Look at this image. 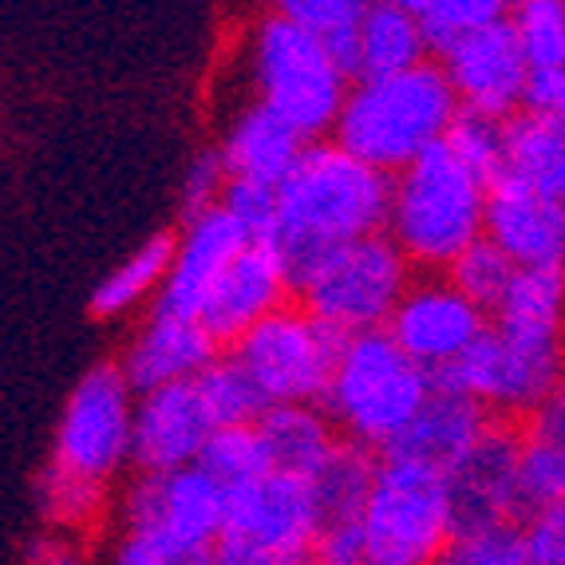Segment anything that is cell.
<instances>
[{"instance_id":"cell-1","label":"cell","mask_w":565,"mask_h":565,"mask_svg":"<svg viewBox=\"0 0 565 565\" xmlns=\"http://www.w3.org/2000/svg\"><path fill=\"white\" fill-rule=\"evenodd\" d=\"M392 210V174L367 167L337 139L309 142V151L277 186L274 242L289 257L292 285L340 245L384 234Z\"/></svg>"},{"instance_id":"cell-2","label":"cell","mask_w":565,"mask_h":565,"mask_svg":"<svg viewBox=\"0 0 565 565\" xmlns=\"http://www.w3.org/2000/svg\"><path fill=\"white\" fill-rule=\"evenodd\" d=\"M459 99L439 60L384 79H356L337 115L332 139L367 167L399 174L427 147L444 139Z\"/></svg>"},{"instance_id":"cell-3","label":"cell","mask_w":565,"mask_h":565,"mask_svg":"<svg viewBox=\"0 0 565 565\" xmlns=\"http://www.w3.org/2000/svg\"><path fill=\"white\" fill-rule=\"evenodd\" d=\"M482 226L487 182L462 167L444 139L392 174L387 234L419 274H444L467 245L479 242Z\"/></svg>"},{"instance_id":"cell-4","label":"cell","mask_w":565,"mask_h":565,"mask_svg":"<svg viewBox=\"0 0 565 565\" xmlns=\"http://www.w3.org/2000/svg\"><path fill=\"white\" fill-rule=\"evenodd\" d=\"M435 384L424 364L399 349L392 332H356L344 340L332 384L324 392V412L344 439L384 455L415 412L431 399Z\"/></svg>"},{"instance_id":"cell-5","label":"cell","mask_w":565,"mask_h":565,"mask_svg":"<svg viewBox=\"0 0 565 565\" xmlns=\"http://www.w3.org/2000/svg\"><path fill=\"white\" fill-rule=\"evenodd\" d=\"M249 79L257 104L277 111L309 142L332 135L340 107L352 92L349 67L340 64L337 52L321 36L274 12L257 24L249 44Z\"/></svg>"},{"instance_id":"cell-6","label":"cell","mask_w":565,"mask_h":565,"mask_svg":"<svg viewBox=\"0 0 565 565\" xmlns=\"http://www.w3.org/2000/svg\"><path fill=\"white\" fill-rule=\"evenodd\" d=\"M412 281L415 265L384 230L340 245L305 277H297V301L329 329L356 337V332L387 329Z\"/></svg>"},{"instance_id":"cell-7","label":"cell","mask_w":565,"mask_h":565,"mask_svg":"<svg viewBox=\"0 0 565 565\" xmlns=\"http://www.w3.org/2000/svg\"><path fill=\"white\" fill-rule=\"evenodd\" d=\"M451 534L447 475L384 455L360 514L364 565H435Z\"/></svg>"},{"instance_id":"cell-8","label":"cell","mask_w":565,"mask_h":565,"mask_svg":"<svg viewBox=\"0 0 565 565\" xmlns=\"http://www.w3.org/2000/svg\"><path fill=\"white\" fill-rule=\"evenodd\" d=\"M321 530L312 482L269 471L249 487L230 490L214 557L217 565H312Z\"/></svg>"},{"instance_id":"cell-9","label":"cell","mask_w":565,"mask_h":565,"mask_svg":"<svg viewBox=\"0 0 565 565\" xmlns=\"http://www.w3.org/2000/svg\"><path fill=\"white\" fill-rule=\"evenodd\" d=\"M344 340V332L317 321L301 301H289L254 324L237 344H230V352L249 372L269 407L324 404Z\"/></svg>"},{"instance_id":"cell-10","label":"cell","mask_w":565,"mask_h":565,"mask_svg":"<svg viewBox=\"0 0 565 565\" xmlns=\"http://www.w3.org/2000/svg\"><path fill=\"white\" fill-rule=\"evenodd\" d=\"M135 399H139V392L122 376L119 364L92 367L67 399L52 467L107 487L131 462Z\"/></svg>"},{"instance_id":"cell-11","label":"cell","mask_w":565,"mask_h":565,"mask_svg":"<svg viewBox=\"0 0 565 565\" xmlns=\"http://www.w3.org/2000/svg\"><path fill=\"white\" fill-rule=\"evenodd\" d=\"M226 487L202 462L179 471H139L122 494V526L179 554H206L226 526Z\"/></svg>"},{"instance_id":"cell-12","label":"cell","mask_w":565,"mask_h":565,"mask_svg":"<svg viewBox=\"0 0 565 565\" xmlns=\"http://www.w3.org/2000/svg\"><path fill=\"white\" fill-rule=\"evenodd\" d=\"M522 444H526V419H502V415H494L487 431L479 435V444L447 471L455 534L526 522Z\"/></svg>"},{"instance_id":"cell-13","label":"cell","mask_w":565,"mask_h":565,"mask_svg":"<svg viewBox=\"0 0 565 565\" xmlns=\"http://www.w3.org/2000/svg\"><path fill=\"white\" fill-rule=\"evenodd\" d=\"M289 301H297L289 257L281 254V245L274 237H254V242H245L242 254L230 262V269L206 292L199 321L206 324L222 349H230L254 324H262L269 312H277Z\"/></svg>"},{"instance_id":"cell-14","label":"cell","mask_w":565,"mask_h":565,"mask_svg":"<svg viewBox=\"0 0 565 565\" xmlns=\"http://www.w3.org/2000/svg\"><path fill=\"white\" fill-rule=\"evenodd\" d=\"M487 312L471 297H462L444 274H424L407 285L404 301L387 321V332L415 364L435 372L471 349L487 332Z\"/></svg>"},{"instance_id":"cell-15","label":"cell","mask_w":565,"mask_h":565,"mask_svg":"<svg viewBox=\"0 0 565 565\" xmlns=\"http://www.w3.org/2000/svg\"><path fill=\"white\" fill-rule=\"evenodd\" d=\"M439 60L455 87L462 111H479L490 119H510L522 111V95L530 84V60L519 44L514 24L499 20L487 29L462 36Z\"/></svg>"},{"instance_id":"cell-16","label":"cell","mask_w":565,"mask_h":565,"mask_svg":"<svg viewBox=\"0 0 565 565\" xmlns=\"http://www.w3.org/2000/svg\"><path fill=\"white\" fill-rule=\"evenodd\" d=\"M222 431L202 396L199 376L154 387L135 399V471H179L194 467L206 444Z\"/></svg>"},{"instance_id":"cell-17","label":"cell","mask_w":565,"mask_h":565,"mask_svg":"<svg viewBox=\"0 0 565 565\" xmlns=\"http://www.w3.org/2000/svg\"><path fill=\"white\" fill-rule=\"evenodd\" d=\"M482 234L514 257L519 269H565V206L514 174L487 186Z\"/></svg>"},{"instance_id":"cell-18","label":"cell","mask_w":565,"mask_h":565,"mask_svg":"<svg viewBox=\"0 0 565 565\" xmlns=\"http://www.w3.org/2000/svg\"><path fill=\"white\" fill-rule=\"evenodd\" d=\"M245 242H254V237L245 234L222 206L206 210L199 217H186L182 234L174 237V262H170L167 281L154 297V312L199 317L206 292L217 285V277L226 274L230 262L242 254Z\"/></svg>"},{"instance_id":"cell-19","label":"cell","mask_w":565,"mask_h":565,"mask_svg":"<svg viewBox=\"0 0 565 565\" xmlns=\"http://www.w3.org/2000/svg\"><path fill=\"white\" fill-rule=\"evenodd\" d=\"M222 352L226 349L210 337V329L199 317L154 312L151 321L139 329V337L131 340V349H127L119 367L122 376L131 380L135 392L142 396V392H154V387L202 376Z\"/></svg>"},{"instance_id":"cell-20","label":"cell","mask_w":565,"mask_h":565,"mask_svg":"<svg viewBox=\"0 0 565 565\" xmlns=\"http://www.w3.org/2000/svg\"><path fill=\"white\" fill-rule=\"evenodd\" d=\"M490 419H494V412L487 404L435 387L431 399L415 412V419L392 439V447L384 455L447 475L462 455L479 444V435L490 427Z\"/></svg>"},{"instance_id":"cell-21","label":"cell","mask_w":565,"mask_h":565,"mask_svg":"<svg viewBox=\"0 0 565 565\" xmlns=\"http://www.w3.org/2000/svg\"><path fill=\"white\" fill-rule=\"evenodd\" d=\"M305 151H309V139L257 99L234 115L226 139L217 147L230 179L262 182V186H281Z\"/></svg>"},{"instance_id":"cell-22","label":"cell","mask_w":565,"mask_h":565,"mask_svg":"<svg viewBox=\"0 0 565 565\" xmlns=\"http://www.w3.org/2000/svg\"><path fill=\"white\" fill-rule=\"evenodd\" d=\"M427 60H431V44H427L424 17H415L399 4H387V0H372V9L364 12L356 36H352V84L399 76V72H412Z\"/></svg>"},{"instance_id":"cell-23","label":"cell","mask_w":565,"mask_h":565,"mask_svg":"<svg viewBox=\"0 0 565 565\" xmlns=\"http://www.w3.org/2000/svg\"><path fill=\"white\" fill-rule=\"evenodd\" d=\"M265 459L281 475L312 479L340 444L332 415L321 404H277L257 419Z\"/></svg>"},{"instance_id":"cell-24","label":"cell","mask_w":565,"mask_h":565,"mask_svg":"<svg viewBox=\"0 0 565 565\" xmlns=\"http://www.w3.org/2000/svg\"><path fill=\"white\" fill-rule=\"evenodd\" d=\"M507 174L565 206V122L519 111L507 119Z\"/></svg>"},{"instance_id":"cell-25","label":"cell","mask_w":565,"mask_h":565,"mask_svg":"<svg viewBox=\"0 0 565 565\" xmlns=\"http://www.w3.org/2000/svg\"><path fill=\"white\" fill-rule=\"evenodd\" d=\"M380 462H384L380 451H372L364 444H352V439L340 435V444L321 462V471L309 479L324 526H332V522H356L364 514L367 494L376 487Z\"/></svg>"},{"instance_id":"cell-26","label":"cell","mask_w":565,"mask_h":565,"mask_svg":"<svg viewBox=\"0 0 565 565\" xmlns=\"http://www.w3.org/2000/svg\"><path fill=\"white\" fill-rule=\"evenodd\" d=\"M170 262H174V237L170 234H159V237H151V242H142L127 262L115 265L111 274L95 285L92 312L95 317H104V321H111V317H119V312L147 301L151 292L159 297L162 281H167V274H170Z\"/></svg>"},{"instance_id":"cell-27","label":"cell","mask_w":565,"mask_h":565,"mask_svg":"<svg viewBox=\"0 0 565 565\" xmlns=\"http://www.w3.org/2000/svg\"><path fill=\"white\" fill-rule=\"evenodd\" d=\"M444 277L490 317V312L502 305V297L510 292L514 277H519V265H514V257L502 254L499 245L482 234L479 242H471L451 265H447Z\"/></svg>"},{"instance_id":"cell-28","label":"cell","mask_w":565,"mask_h":565,"mask_svg":"<svg viewBox=\"0 0 565 565\" xmlns=\"http://www.w3.org/2000/svg\"><path fill=\"white\" fill-rule=\"evenodd\" d=\"M269 4H274V17L321 36L344 67H349L352 36H356L360 20L372 9V0H269Z\"/></svg>"},{"instance_id":"cell-29","label":"cell","mask_w":565,"mask_h":565,"mask_svg":"<svg viewBox=\"0 0 565 565\" xmlns=\"http://www.w3.org/2000/svg\"><path fill=\"white\" fill-rule=\"evenodd\" d=\"M199 387H202V396H206L210 412H214L217 427L257 424V419L269 412L265 396L257 392V384L249 380V372L237 364V356L230 349L222 352L206 372H202Z\"/></svg>"},{"instance_id":"cell-30","label":"cell","mask_w":565,"mask_h":565,"mask_svg":"<svg viewBox=\"0 0 565 565\" xmlns=\"http://www.w3.org/2000/svg\"><path fill=\"white\" fill-rule=\"evenodd\" d=\"M444 142L467 170H475L482 182H499L507 174V119H490L479 111H462L451 119Z\"/></svg>"},{"instance_id":"cell-31","label":"cell","mask_w":565,"mask_h":565,"mask_svg":"<svg viewBox=\"0 0 565 565\" xmlns=\"http://www.w3.org/2000/svg\"><path fill=\"white\" fill-rule=\"evenodd\" d=\"M202 467L214 475L222 487L230 490H242L249 482H257L262 475H269V459H265V447H262V435H257V424H237V427H222L206 444L202 451Z\"/></svg>"},{"instance_id":"cell-32","label":"cell","mask_w":565,"mask_h":565,"mask_svg":"<svg viewBox=\"0 0 565 565\" xmlns=\"http://www.w3.org/2000/svg\"><path fill=\"white\" fill-rule=\"evenodd\" d=\"M510 24L519 32L530 72L565 67V0H514Z\"/></svg>"},{"instance_id":"cell-33","label":"cell","mask_w":565,"mask_h":565,"mask_svg":"<svg viewBox=\"0 0 565 565\" xmlns=\"http://www.w3.org/2000/svg\"><path fill=\"white\" fill-rule=\"evenodd\" d=\"M514 0H431V9L424 12V32L431 44V60L444 56L447 47L459 44L462 36L499 24L510 17Z\"/></svg>"},{"instance_id":"cell-34","label":"cell","mask_w":565,"mask_h":565,"mask_svg":"<svg viewBox=\"0 0 565 565\" xmlns=\"http://www.w3.org/2000/svg\"><path fill=\"white\" fill-rule=\"evenodd\" d=\"M435 565H534V557H530L522 522H510V526L451 534Z\"/></svg>"},{"instance_id":"cell-35","label":"cell","mask_w":565,"mask_h":565,"mask_svg":"<svg viewBox=\"0 0 565 565\" xmlns=\"http://www.w3.org/2000/svg\"><path fill=\"white\" fill-rule=\"evenodd\" d=\"M40 499H44V514L56 526H87L95 510L104 507V487L60 471V467H47L44 482H40Z\"/></svg>"},{"instance_id":"cell-36","label":"cell","mask_w":565,"mask_h":565,"mask_svg":"<svg viewBox=\"0 0 565 565\" xmlns=\"http://www.w3.org/2000/svg\"><path fill=\"white\" fill-rule=\"evenodd\" d=\"M565 499V451L526 431L522 444V502L526 514Z\"/></svg>"},{"instance_id":"cell-37","label":"cell","mask_w":565,"mask_h":565,"mask_svg":"<svg viewBox=\"0 0 565 565\" xmlns=\"http://www.w3.org/2000/svg\"><path fill=\"white\" fill-rule=\"evenodd\" d=\"M217 206L234 217L237 226L249 237H274L277 230V186H262V182H242L230 179L226 194Z\"/></svg>"},{"instance_id":"cell-38","label":"cell","mask_w":565,"mask_h":565,"mask_svg":"<svg viewBox=\"0 0 565 565\" xmlns=\"http://www.w3.org/2000/svg\"><path fill=\"white\" fill-rule=\"evenodd\" d=\"M226 162L217 151H206L194 159V167L186 170V182H182V217H199L206 210H214L226 194Z\"/></svg>"},{"instance_id":"cell-39","label":"cell","mask_w":565,"mask_h":565,"mask_svg":"<svg viewBox=\"0 0 565 565\" xmlns=\"http://www.w3.org/2000/svg\"><path fill=\"white\" fill-rule=\"evenodd\" d=\"M522 530L534 565H565V499L526 514Z\"/></svg>"},{"instance_id":"cell-40","label":"cell","mask_w":565,"mask_h":565,"mask_svg":"<svg viewBox=\"0 0 565 565\" xmlns=\"http://www.w3.org/2000/svg\"><path fill=\"white\" fill-rule=\"evenodd\" d=\"M522 111L565 122V67H537V72H530Z\"/></svg>"},{"instance_id":"cell-41","label":"cell","mask_w":565,"mask_h":565,"mask_svg":"<svg viewBox=\"0 0 565 565\" xmlns=\"http://www.w3.org/2000/svg\"><path fill=\"white\" fill-rule=\"evenodd\" d=\"M526 431L537 435V439H546V444H554L557 451H565V376H562V384L554 387V396L526 419Z\"/></svg>"},{"instance_id":"cell-42","label":"cell","mask_w":565,"mask_h":565,"mask_svg":"<svg viewBox=\"0 0 565 565\" xmlns=\"http://www.w3.org/2000/svg\"><path fill=\"white\" fill-rule=\"evenodd\" d=\"M36 565H79L72 554H64V550H36Z\"/></svg>"},{"instance_id":"cell-43","label":"cell","mask_w":565,"mask_h":565,"mask_svg":"<svg viewBox=\"0 0 565 565\" xmlns=\"http://www.w3.org/2000/svg\"><path fill=\"white\" fill-rule=\"evenodd\" d=\"M387 4H399V9L415 12V17H424V12L431 9V0H387Z\"/></svg>"},{"instance_id":"cell-44","label":"cell","mask_w":565,"mask_h":565,"mask_svg":"<svg viewBox=\"0 0 565 565\" xmlns=\"http://www.w3.org/2000/svg\"><path fill=\"white\" fill-rule=\"evenodd\" d=\"M312 565H317V562H312Z\"/></svg>"}]
</instances>
